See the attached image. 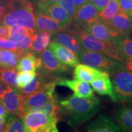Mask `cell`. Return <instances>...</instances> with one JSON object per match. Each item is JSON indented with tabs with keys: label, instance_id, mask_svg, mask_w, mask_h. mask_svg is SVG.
I'll return each mask as SVG.
<instances>
[{
	"label": "cell",
	"instance_id": "cell-1",
	"mask_svg": "<svg viewBox=\"0 0 132 132\" xmlns=\"http://www.w3.org/2000/svg\"><path fill=\"white\" fill-rule=\"evenodd\" d=\"M62 114L69 125L77 128L86 122L98 111L100 102L98 98H88L73 95L69 98L59 101Z\"/></svg>",
	"mask_w": 132,
	"mask_h": 132
},
{
	"label": "cell",
	"instance_id": "cell-2",
	"mask_svg": "<svg viewBox=\"0 0 132 132\" xmlns=\"http://www.w3.org/2000/svg\"><path fill=\"white\" fill-rule=\"evenodd\" d=\"M0 24L8 26L19 25L36 31L32 4L27 0H15L5 13Z\"/></svg>",
	"mask_w": 132,
	"mask_h": 132
},
{
	"label": "cell",
	"instance_id": "cell-3",
	"mask_svg": "<svg viewBox=\"0 0 132 132\" xmlns=\"http://www.w3.org/2000/svg\"><path fill=\"white\" fill-rule=\"evenodd\" d=\"M73 29L80 39L83 48L100 53L122 63H124L127 57L120 53L113 43L100 40L80 26L75 25Z\"/></svg>",
	"mask_w": 132,
	"mask_h": 132
},
{
	"label": "cell",
	"instance_id": "cell-4",
	"mask_svg": "<svg viewBox=\"0 0 132 132\" xmlns=\"http://www.w3.org/2000/svg\"><path fill=\"white\" fill-rule=\"evenodd\" d=\"M82 64L91 66L99 70L111 73L125 67L124 64L100 53L83 48L77 56Z\"/></svg>",
	"mask_w": 132,
	"mask_h": 132
},
{
	"label": "cell",
	"instance_id": "cell-5",
	"mask_svg": "<svg viewBox=\"0 0 132 132\" xmlns=\"http://www.w3.org/2000/svg\"><path fill=\"white\" fill-rule=\"evenodd\" d=\"M26 132H58V119L42 112H29L21 118Z\"/></svg>",
	"mask_w": 132,
	"mask_h": 132
},
{
	"label": "cell",
	"instance_id": "cell-6",
	"mask_svg": "<svg viewBox=\"0 0 132 132\" xmlns=\"http://www.w3.org/2000/svg\"><path fill=\"white\" fill-rule=\"evenodd\" d=\"M109 75L117 99L122 102H131L132 73L125 67Z\"/></svg>",
	"mask_w": 132,
	"mask_h": 132
},
{
	"label": "cell",
	"instance_id": "cell-7",
	"mask_svg": "<svg viewBox=\"0 0 132 132\" xmlns=\"http://www.w3.org/2000/svg\"><path fill=\"white\" fill-rule=\"evenodd\" d=\"M56 86L55 79H54L45 82L40 89L34 93L22 96L25 113L31 108L42 106L44 104L56 99V97L54 94Z\"/></svg>",
	"mask_w": 132,
	"mask_h": 132
},
{
	"label": "cell",
	"instance_id": "cell-8",
	"mask_svg": "<svg viewBox=\"0 0 132 132\" xmlns=\"http://www.w3.org/2000/svg\"><path fill=\"white\" fill-rule=\"evenodd\" d=\"M0 102L10 114L22 118L25 115L23 97L18 87L7 86L0 97Z\"/></svg>",
	"mask_w": 132,
	"mask_h": 132
},
{
	"label": "cell",
	"instance_id": "cell-9",
	"mask_svg": "<svg viewBox=\"0 0 132 132\" xmlns=\"http://www.w3.org/2000/svg\"><path fill=\"white\" fill-rule=\"evenodd\" d=\"M80 27L82 28L94 37L105 42L112 43L120 36L114 32L105 21L98 17L90 20Z\"/></svg>",
	"mask_w": 132,
	"mask_h": 132
},
{
	"label": "cell",
	"instance_id": "cell-10",
	"mask_svg": "<svg viewBox=\"0 0 132 132\" xmlns=\"http://www.w3.org/2000/svg\"><path fill=\"white\" fill-rule=\"evenodd\" d=\"M41 54L42 65L40 69L44 73L42 75H59L69 71L67 66L62 64L50 49H45Z\"/></svg>",
	"mask_w": 132,
	"mask_h": 132
},
{
	"label": "cell",
	"instance_id": "cell-11",
	"mask_svg": "<svg viewBox=\"0 0 132 132\" xmlns=\"http://www.w3.org/2000/svg\"><path fill=\"white\" fill-rule=\"evenodd\" d=\"M37 10L43 14L56 20L67 27L70 26L72 23L73 20L57 3L39 1Z\"/></svg>",
	"mask_w": 132,
	"mask_h": 132
},
{
	"label": "cell",
	"instance_id": "cell-12",
	"mask_svg": "<svg viewBox=\"0 0 132 132\" xmlns=\"http://www.w3.org/2000/svg\"><path fill=\"white\" fill-rule=\"evenodd\" d=\"M56 85L68 87L74 92V95L80 97L92 98L95 97L88 82L74 78L69 80L67 78H57L55 79Z\"/></svg>",
	"mask_w": 132,
	"mask_h": 132
},
{
	"label": "cell",
	"instance_id": "cell-13",
	"mask_svg": "<svg viewBox=\"0 0 132 132\" xmlns=\"http://www.w3.org/2000/svg\"><path fill=\"white\" fill-rule=\"evenodd\" d=\"M52 40V41L59 43L70 50L77 56H78L83 49L80 39L74 29L69 30L67 28L64 30L54 34Z\"/></svg>",
	"mask_w": 132,
	"mask_h": 132
},
{
	"label": "cell",
	"instance_id": "cell-14",
	"mask_svg": "<svg viewBox=\"0 0 132 132\" xmlns=\"http://www.w3.org/2000/svg\"><path fill=\"white\" fill-rule=\"evenodd\" d=\"M35 22L36 31H46L51 33L52 35L68 28L56 20L43 14L38 10L35 12Z\"/></svg>",
	"mask_w": 132,
	"mask_h": 132
},
{
	"label": "cell",
	"instance_id": "cell-15",
	"mask_svg": "<svg viewBox=\"0 0 132 132\" xmlns=\"http://www.w3.org/2000/svg\"><path fill=\"white\" fill-rule=\"evenodd\" d=\"M48 49L54 54L57 59L65 65L74 67L79 63L78 57L74 53L61 44L52 41Z\"/></svg>",
	"mask_w": 132,
	"mask_h": 132
},
{
	"label": "cell",
	"instance_id": "cell-16",
	"mask_svg": "<svg viewBox=\"0 0 132 132\" xmlns=\"http://www.w3.org/2000/svg\"><path fill=\"white\" fill-rule=\"evenodd\" d=\"M105 22L120 36H129L131 32V18L122 12H119L111 19Z\"/></svg>",
	"mask_w": 132,
	"mask_h": 132
},
{
	"label": "cell",
	"instance_id": "cell-17",
	"mask_svg": "<svg viewBox=\"0 0 132 132\" xmlns=\"http://www.w3.org/2000/svg\"><path fill=\"white\" fill-rule=\"evenodd\" d=\"M89 132H120V128L106 114L99 115L86 127Z\"/></svg>",
	"mask_w": 132,
	"mask_h": 132
},
{
	"label": "cell",
	"instance_id": "cell-18",
	"mask_svg": "<svg viewBox=\"0 0 132 132\" xmlns=\"http://www.w3.org/2000/svg\"><path fill=\"white\" fill-rule=\"evenodd\" d=\"M107 73L95 67L79 63L75 66L73 72L74 78L87 82H91L92 81L100 78Z\"/></svg>",
	"mask_w": 132,
	"mask_h": 132
},
{
	"label": "cell",
	"instance_id": "cell-19",
	"mask_svg": "<svg viewBox=\"0 0 132 132\" xmlns=\"http://www.w3.org/2000/svg\"><path fill=\"white\" fill-rule=\"evenodd\" d=\"M90 85L92 87V89L99 95H108L113 101H118V99L114 92L113 84L109 73L92 81L90 82Z\"/></svg>",
	"mask_w": 132,
	"mask_h": 132
},
{
	"label": "cell",
	"instance_id": "cell-20",
	"mask_svg": "<svg viewBox=\"0 0 132 132\" xmlns=\"http://www.w3.org/2000/svg\"><path fill=\"white\" fill-rule=\"evenodd\" d=\"M37 54L32 52L24 53L19 59L16 65L18 72H30L40 69L42 65L41 57L37 56Z\"/></svg>",
	"mask_w": 132,
	"mask_h": 132
},
{
	"label": "cell",
	"instance_id": "cell-21",
	"mask_svg": "<svg viewBox=\"0 0 132 132\" xmlns=\"http://www.w3.org/2000/svg\"><path fill=\"white\" fill-rule=\"evenodd\" d=\"M98 12L96 7L89 1L76 11L73 20L75 21L76 25L81 26L90 20L98 17Z\"/></svg>",
	"mask_w": 132,
	"mask_h": 132
},
{
	"label": "cell",
	"instance_id": "cell-22",
	"mask_svg": "<svg viewBox=\"0 0 132 132\" xmlns=\"http://www.w3.org/2000/svg\"><path fill=\"white\" fill-rule=\"evenodd\" d=\"M52 34L43 31H36L32 36V44L31 52L39 54L48 47L52 42Z\"/></svg>",
	"mask_w": 132,
	"mask_h": 132
},
{
	"label": "cell",
	"instance_id": "cell-23",
	"mask_svg": "<svg viewBox=\"0 0 132 132\" xmlns=\"http://www.w3.org/2000/svg\"><path fill=\"white\" fill-rule=\"evenodd\" d=\"M115 119L120 129L132 132V105L119 108L116 113Z\"/></svg>",
	"mask_w": 132,
	"mask_h": 132
},
{
	"label": "cell",
	"instance_id": "cell-24",
	"mask_svg": "<svg viewBox=\"0 0 132 132\" xmlns=\"http://www.w3.org/2000/svg\"><path fill=\"white\" fill-rule=\"evenodd\" d=\"M35 111L42 112V113L53 117L58 120L60 119L61 116L62 114L61 107L59 105V101L57 98L52 102L44 104L42 106L31 108L28 110L26 113Z\"/></svg>",
	"mask_w": 132,
	"mask_h": 132
},
{
	"label": "cell",
	"instance_id": "cell-25",
	"mask_svg": "<svg viewBox=\"0 0 132 132\" xmlns=\"http://www.w3.org/2000/svg\"><path fill=\"white\" fill-rule=\"evenodd\" d=\"M32 36L30 34H11L8 39L15 43L19 53L23 55L26 53L31 52L32 44Z\"/></svg>",
	"mask_w": 132,
	"mask_h": 132
},
{
	"label": "cell",
	"instance_id": "cell-26",
	"mask_svg": "<svg viewBox=\"0 0 132 132\" xmlns=\"http://www.w3.org/2000/svg\"><path fill=\"white\" fill-rule=\"evenodd\" d=\"M17 76L16 67L0 66V80L6 86L17 87Z\"/></svg>",
	"mask_w": 132,
	"mask_h": 132
},
{
	"label": "cell",
	"instance_id": "cell-27",
	"mask_svg": "<svg viewBox=\"0 0 132 132\" xmlns=\"http://www.w3.org/2000/svg\"><path fill=\"white\" fill-rule=\"evenodd\" d=\"M47 81H47L45 78V75L37 73L35 78L33 79L28 85L25 86L23 88L19 89L21 95L24 96V95H27L34 93L40 89L44 84Z\"/></svg>",
	"mask_w": 132,
	"mask_h": 132
},
{
	"label": "cell",
	"instance_id": "cell-28",
	"mask_svg": "<svg viewBox=\"0 0 132 132\" xmlns=\"http://www.w3.org/2000/svg\"><path fill=\"white\" fill-rule=\"evenodd\" d=\"M112 43L124 56L132 57V38L119 36Z\"/></svg>",
	"mask_w": 132,
	"mask_h": 132
},
{
	"label": "cell",
	"instance_id": "cell-29",
	"mask_svg": "<svg viewBox=\"0 0 132 132\" xmlns=\"http://www.w3.org/2000/svg\"><path fill=\"white\" fill-rule=\"evenodd\" d=\"M119 12H120L119 0H109L106 7L98 12V17L104 21H106Z\"/></svg>",
	"mask_w": 132,
	"mask_h": 132
},
{
	"label": "cell",
	"instance_id": "cell-30",
	"mask_svg": "<svg viewBox=\"0 0 132 132\" xmlns=\"http://www.w3.org/2000/svg\"><path fill=\"white\" fill-rule=\"evenodd\" d=\"M3 131L24 132L26 131V129L22 119L15 116L10 114L6 120Z\"/></svg>",
	"mask_w": 132,
	"mask_h": 132
},
{
	"label": "cell",
	"instance_id": "cell-31",
	"mask_svg": "<svg viewBox=\"0 0 132 132\" xmlns=\"http://www.w3.org/2000/svg\"><path fill=\"white\" fill-rule=\"evenodd\" d=\"M19 54L16 52L9 50L2 51V66L16 67L19 59Z\"/></svg>",
	"mask_w": 132,
	"mask_h": 132
},
{
	"label": "cell",
	"instance_id": "cell-32",
	"mask_svg": "<svg viewBox=\"0 0 132 132\" xmlns=\"http://www.w3.org/2000/svg\"><path fill=\"white\" fill-rule=\"evenodd\" d=\"M37 73L35 71L30 72H18L17 87L21 89L30 82L35 78Z\"/></svg>",
	"mask_w": 132,
	"mask_h": 132
},
{
	"label": "cell",
	"instance_id": "cell-33",
	"mask_svg": "<svg viewBox=\"0 0 132 132\" xmlns=\"http://www.w3.org/2000/svg\"><path fill=\"white\" fill-rule=\"evenodd\" d=\"M57 3L61 6L67 14L73 20L77 11L73 0H60Z\"/></svg>",
	"mask_w": 132,
	"mask_h": 132
},
{
	"label": "cell",
	"instance_id": "cell-34",
	"mask_svg": "<svg viewBox=\"0 0 132 132\" xmlns=\"http://www.w3.org/2000/svg\"><path fill=\"white\" fill-rule=\"evenodd\" d=\"M0 49L19 52L15 43L8 38L0 37Z\"/></svg>",
	"mask_w": 132,
	"mask_h": 132
},
{
	"label": "cell",
	"instance_id": "cell-35",
	"mask_svg": "<svg viewBox=\"0 0 132 132\" xmlns=\"http://www.w3.org/2000/svg\"><path fill=\"white\" fill-rule=\"evenodd\" d=\"M120 12L128 15L132 12V0H119Z\"/></svg>",
	"mask_w": 132,
	"mask_h": 132
},
{
	"label": "cell",
	"instance_id": "cell-36",
	"mask_svg": "<svg viewBox=\"0 0 132 132\" xmlns=\"http://www.w3.org/2000/svg\"><path fill=\"white\" fill-rule=\"evenodd\" d=\"M15 0H0V22L7 9L12 6Z\"/></svg>",
	"mask_w": 132,
	"mask_h": 132
},
{
	"label": "cell",
	"instance_id": "cell-37",
	"mask_svg": "<svg viewBox=\"0 0 132 132\" xmlns=\"http://www.w3.org/2000/svg\"><path fill=\"white\" fill-rule=\"evenodd\" d=\"M89 1L96 7L98 12H100L106 7L109 0H89Z\"/></svg>",
	"mask_w": 132,
	"mask_h": 132
},
{
	"label": "cell",
	"instance_id": "cell-38",
	"mask_svg": "<svg viewBox=\"0 0 132 132\" xmlns=\"http://www.w3.org/2000/svg\"><path fill=\"white\" fill-rule=\"evenodd\" d=\"M9 35V26L0 24V37L8 38Z\"/></svg>",
	"mask_w": 132,
	"mask_h": 132
},
{
	"label": "cell",
	"instance_id": "cell-39",
	"mask_svg": "<svg viewBox=\"0 0 132 132\" xmlns=\"http://www.w3.org/2000/svg\"><path fill=\"white\" fill-rule=\"evenodd\" d=\"M124 64L127 70L130 73H132V57H126L124 62Z\"/></svg>",
	"mask_w": 132,
	"mask_h": 132
},
{
	"label": "cell",
	"instance_id": "cell-40",
	"mask_svg": "<svg viewBox=\"0 0 132 132\" xmlns=\"http://www.w3.org/2000/svg\"><path fill=\"white\" fill-rule=\"evenodd\" d=\"M74 4L76 7V9H78L79 8L83 6L84 4H86L87 2L89 1V0H73Z\"/></svg>",
	"mask_w": 132,
	"mask_h": 132
},
{
	"label": "cell",
	"instance_id": "cell-41",
	"mask_svg": "<svg viewBox=\"0 0 132 132\" xmlns=\"http://www.w3.org/2000/svg\"><path fill=\"white\" fill-rule=\"evenodd\" d=\"M8 114H9V113L6 110V108H4V106H3V104L0 102V116L6 119L7 118Z\"/></svg>",
	"mask_w": 132,
	"mask_h": 132
},
{
	"label": "cell",
	"instance_id": "cell-42",
	"mask_svg": "<svg viewBox=\"0 0 132 132\" xmlns=\"http://www.w3.org/2000/svg\"><path fill=\"white\" fill-rule=\"evenodd\" d=\"M7 86L4 85L3 82L0 80V97H1V95H3V94L4 93V92L6 90V89L7 88Z\"/></svg>",
	"mask_w": 132,
	"mask_h": 132
},
{
	"label": "cell",
	"instance_id": "cell-43",
	"mask_svg": "<svg viewBox=\"0 0 132 132\" xmlns=\"http://www.w3.org/2000/svg\"><path fill=\"white\" fill-rule=\"evenodd\" d=\"M60 0H39L40 2H48V3H58Z\"/></svg>",
	"mask_w": 132,
	"mask_h": 132
},
{
	"label": "cell",
	"instance_id": "cell-44",
	"mask_svg": "<svg viewBox=\"0 0 132 132\" xmlns=\"http://www.w3.org/2000/svg\"><path fill=\"white\" fill-rule=\"evenodd\" d=\"M5 122H0V132L4 131Z\"/></svg>",
	"mask_w": 132,
	"mask_h": 132
},
{
	"label": "cell",
	"instance_id": "cell-45",
	"mask_svg": "<svg viewBox=\"0 0 132 132\" xmlns=\"http://www.w3.org/2000/svg\"><path fill=\"white\" fill-rule=\"evenodd\" d=\"M2 51L3 50L0 49V66H2Z\"/></svg>",
	"mask_w": 132,
	"mask_h": 132
},
{
	"label": "cell",
	"instance_id": "cell-46",
	"mask_svg": "<svg viewBox=\"0 0 132 132\" xmlns=\"http://www.w3.org/2000/svg\"><path fill=\"white\" fill-rule=\"evenodd\" d=\"M6 119L4 118V117L0 116V122H6Z\"/></svg>",
	"mask_w": 132,
	"mask_h": 132
},
{
	"label": "cell",
	"instance_id": "cell-47",
	"mask_svg": "<svg viewBox=\"0 0 132 132\" xmlns=\"http://www.w3.org/2000/svg\"><path fill=\"white\" fill-rule=\"evenodd\" d=\"M128 15L129 16H130V17H131V18H132V12L131 13H130V14H128Z\"/></svg>",
	"mask_w": 132,
	"mask_h": 132
},
{
	"label": "cell",
	"instance_id": "cell-48",
	"mask_svg": "<svg viewBox=\"0 0 132 132\" xmlns=\"http://www.w3.org/2000/svg\"><path fill=\"white\" fill-rule=\"evenodd\" d=\"M131 32H132V18H131Z\"/></svg>",
	"mask_w": 132,
	"mask_h": 132
}]
</instances>
